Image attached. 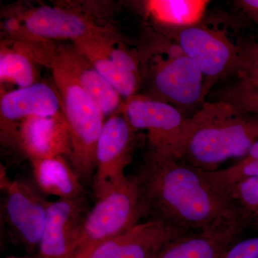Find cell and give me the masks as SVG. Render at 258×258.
I'll list each match as a JSON object with an SVG mask.
<instances>
[{
  "label": "cell",
  "instance_id": "obj_14",
  "mask_svg": "<svg viewBox=\"0 0 258 258\" xmlns=\"http://www.w3.org/2000/svg\"><path fill=\"white\" fill-rule=\"evenodd\" d=\"M62 111L60 95L46 83L32 86L2 95L0 101L1 141L13 145L18 123L31 116H48Z\"/></svg>",
  "mask_w": 258,
  "mask_h": 258
},
{
  "label": "cell",
  "instance_id": "obj_9",
  "mask_svg": "<svg viewBox=\"0 0 258 258\" xmlns=\"http://www.w3.org/2000/svg\"><path fill=\"white\" fill-rule=\"evenodd\" d=\"M135 132L123 113L111 115L105 121L96 148L93 179L96 201L109 195L128 179L125 170L132 161Z\"/></svg>",
  "mask_w": 258,
  "mask_h": 258
},
{
  "label": "cell",
  "instance_id": "obj_20",
  "mask_svg": "<svg viewBox=\"0 0 258 258\" xmlns=\"http://www.w3.org/2000/svg\"><path fill=\"white\" fill-rule=\"evenodd\" d=\"M36 62L30 51L23 42L19 41L13 47L2 45L0 52V79L19 88L28 87L36 83Z\"/></svg>",
  "mask_w": 258,
  "mask_h": 258
},
{
  "label": "cell",
  "instance_id": "obj_10",
  "mask_svg": "<svg viewBox=\"0 0 258 258\" xmlns=\"http://www.w3.org/2000/svg\"><path fill=\"white\" fill-rule=\"evenodd\" d=\"M30 47L38 63L45 66L47 62H54L69 73L99 107L105 117L121 111L122 97L74 44L57 45L54 41L35 40Z\"/></svg>",
  "mask_w": 258,
  "mask_h": 258
},
{
  "label": "cell",
  "instance_id": "obj_23",
  "mask_svg": "<svg viewBox=\"0 0 258 258\" xmlns=\"http://www.w3.org/2000/svg\"><path fill=\"white\" fill-rule=\"evenodd\" d=\"M238 76L237 83L244 87L258 91V41L246 43Z\"/></svg>",
  "mask_w": 258,
  "mask_h": 258
},
{
  "label": "cell",
  "instance_id": "obj_28",
  "mask_svg": "<svg viewBox=\"0 0 258 258\" xmlns=\"http://www.w3.org/2000/svg\"><path fill=\"white\" fill-rule=\"evenodd\" d=\"M5 258H35V257H15V256H10V257H7ZM37 258H40V257H37Z\"/></svg>",
  "mask_w": 258,
  "mask_h": 258
},
{
  "label": "cell",
  "instance_id": "obj_11",
  "mask_svg": "<svg viewBox=\"0 0 258 258\" xmlns=\"http://www.w3.org/2000/svg\"><path fill=\"white\" fill-rule=\"evenodd\" d=\"M0 186L4 192L5 220L12 236L25 249L33 252L41 240L50 202L37 188L8 179L3 169Z\"/></svg>",
  "mask_w": 258,
  "mask_h": 258
},
{
  "label": "cell",
  "instance_id": "obj_27",
  "mask_svg": "<svg viewBox=\"0 0 258 258\" xmlns=\"http://www.w3.org/2000/svg\"><path fill=\"white\" fill-rule=\"evenodd\" d=\"M241 159L246 161H258V141L249 149L247 155Z\"/></svg>",
  "mask_w": 258,
  "mask_h": 258
},
{
  "label": "cell",
  "instance_id": "obj_17",
  "mask_svg": "<svg viewBox=\"0 0 258 258\" xmlns=\"http://www.w3.org/2000/svg\"><path fill=\"white\" fill-rule=\"evenodd\" d=\"M32 174L37 189L58 200L83 198L82 181L64 157L31 161Z\"/></svg>",
  "mask_w": 258,
  "mask_h": 258
},
{
  "label": "cell",
  "instance_id": "obj_13",
  "mask_svg": "<svg viewBox=\"0 0 258 258\" xmlns=\"http://www.w3.org/2000/svg\"><path fill=\"white\" fill-rule=\"evenodd\" d=\"M87 214L83 198L50 202L37 248L38 257L71 258Z\"/></svg>",
  "mask_w": 258,
  "mask_h": 258
},
{
  "label": "cell",
  "instance_id": "obj_25",
  "mask_svg": "<svg viewBox=\"0 0 258 258\" xmlns=\"http://www.w3.org/2000/svg\"><path fill=\"white\" fill-rule=\"evenodd\" d=\"M220 258H258V236L239 240Z\"/></svg>",
  "mask_w": 258,
  "mask_h": 258
},
{
  "label": "cell",
  "instance_id": "obj_1",
  "mask_svg": "<svg viewBox=\"0 0 258 258\" xmlns=\"http://www.w3.org/2000/svg\"><path fill=\"white\" fill-rule=\"evenodd\" d=\"M146 220L199 232L240 222L225 191L181 160L148 151L137 175Z\"/></svg>",
  "mask_w": 258,
  "mask_h": 258
},
{
  "label": "cell",
  "instance_id": "obj_4",
  "mask_svg": "<svg viewBox=\"0 0 258 258\" xmlns=\"http://www.w3.org/2000/svg\"><path fill=\"white\" fill-rule=\"evenodd\" d=\"M69 125L71 154L68 161L82 182L93 179L97 144L105 115L72 76L54 62H47Z\"/></svg>",
  "mask_w": 258,
  "mask_h": 258
},
{
  "label": "cell",
  "instance_id": "obj_7",
  "mask_svg": "<svg viewBox=\"0 0 258 258\" xmlns=\"http://www.w3.org/2000/svg\"><path fill=\"white\" fill-rule=\"evenodd\" d=\"M145 218L134 177L104 198L96 200L86 215L82 233L71 258H89L97 247Z\"/></svg>",
  "mask_w": 258,
  "mask_h": 258
},
{
  "label": "cell",
  "instance_id": "obj_15",
  "mask_svg": "<svg viewBox=\"0 0 258 258\" xmlns=\"http://www.w3.org/2000/svg\"><path fill=\"white\" fill-rule=\"evenodd\" d=\"M30 161L71 154L69 125L62 111L48 116H31L18 123L14 144Z\"/></svg>",
  "mask_w": 258,
  "mask_h": 258
},
{
  "label": "cell",
  "instance_id": "obj_19",
  "mask_svg": "<svg viewBox=\"0 0 258 258\" xmlns=\"http://www.w3.org/2000/svg\"><path fill=\"white\" fill-rule=\"evenodd\" d=\"M83 56L92 64L102 77L114 88L125 100L135 96L141 83V74L122 67L115 61L97 50L87 38L73 42Z\"/></svg>",
  "mask_w": 258,
  "mask_h": 258
},
{
  "label": "cell",
  "instance_id": "obj_12",
  "mask_svg": "<svg viewBox=\"0 0 258 258\" xmlns=\"http://www.w3.org/2000/svg\"><path fill=\"white\" fill-rule=\"evenodd\" d=\"M191 232L146 220L100 244L89 258H156L168 244Z\"/></svg>",
  "mask_w": 258,
  "mask_h": 258
},
{
  "label": "cell",
  "instance_id": "obj_21",
  "mask_svg": "<svg viewBox=\"0 0 258 258\" xmlns=\"http://www.w3.org/2000/svg\"><path fill=\"white\" fill-rule=\"evenodd\" d=\"M224 191L244 228L258 230V177L241 180Z\"/></svg>",
  "mask_w": 258,
  "mask_h": 258
},
{
  "label": "cell",
  "instance_id": "obj_24",
  "mask_svg": "<svg viewBox=\"0 0 258 258\" xmlns=\"http://www.w3.org/2000/svg\"><path fill=\"white\" fill-rule=\"evenodd\" d=\"M221 96L222 99L234 103L243 111L258 115V91L235 83L224 90Z\"/></svg>",
  "mask_w": 258,
  "mask_h": 258
},
{
  "label": "cell",
  "instance_id": "obj_3",
  "mask_svg": "<svg viewBox=\"0 0 258 258\" xmlns=\"http://www.w3.org/2000/svg\"><path fill=\"white\" fill-rule=\"evenodd\" d=\"M141 58V74L148 80L149 98L184 110L205 103V79L184 51L165 35L156 37Z\"/></svg>",
  "mask_w": 258,
  "mask_h": 258
},
{
  "label": "cell",
  "instance_id": "obj_8",
  "mask_svg": "<svg viewBox=\"0 0 258 258\" xmlns=\"http://www.w3.org/2000/svg\"><path fill=\"white\" fill-rule=\"evenodd\" d=\"M6 29L20 40H71L112 33L91 20L69 9L41 6L8 20Z\"/></svg>",
  "mask_w": 258,
  "mask_h": 258
},
{
  "label": "cell",
  "instance_id": "obj_18",
  "mask_svg": "<svg viewBox=\"0 0 258 258\" xmlns=\"http://www.w3.org/2000/svg\"><path fill=\"white\" fill-rule=\"evenodd\" d=\"M209 4L205 0H151L144 9L161 30H174L201 23Z\"/></svg>",
  "mask_w": 258,
  "mask_h": 258
},
{
  "label": "cell",
  "instance_id": "obj_26",
  "mask_svg": "<svg viewBox=\"0 0 258 258\" xmlns=\"http://www.w3.org/2000/svg\"><path fill=\"white\" fill-rule=\"evenodd\" d=\"M234 3L247 18L258 25V0H239Z\"/></svg>",
  "mask_w": 258,
  "mask_h": 258
},
{
  "label": "cell",
  "instance_id": "obj_5",
  "mask_svg": "<svg viewBox=\"0 0 258 258\" xmlns=\"http://www.w3.org/2000/svg\"><path fill=\"white\" fill-rule=\"evenodd\" d=\"M121 111L134 130L147 132L149 150L182 160L192 132L191 118L166 102L136 95L125 100Z\"/></svg>",
  "mask_w": 258,
  "mask_h": 258
},
{
  "label": "cell",
  "instance_id": "obj_16",
  "mask_svg": "<svg viewBox=\"0 0 258 258\" xmlns=\"http://www.w3.org/2000/svg\"><path fill=\"white\" fill-rule=\"evenodd\" d=\"M240 222H231L210 230L186 234L166 246L156 258H220L240 240Z\"/></svg>",
  "mask_w": 258,
  "mask_h": 258
},
{
  "label": "cell",
  "instance_id": "obj_2",
  "mask_svg": "<svg viewBox=\"0 0 258 258\" xmlns=\"http://www.w3.org/2000/svg\"><path fill=\"white\" fill-rule=\"evenodd\" d=\"M192 132L182 160L210 171L232 158H244L258 141V115L226 100L205 102L191 118Z\"/></svg>",
  "mask_w": 258,
  "mask_h": 258
},
{
  "label": "cell",
  "instance_id": "obj_22",
  "mask_svg": "<svg viewBox=\"0 0 258 258\" xmlns=\"http://www.w3.org/2000/svg\"><path fill=\"white\" fill-rule=\"evenodd\" d=\"M207 177L215 187L224 190L247 178L258 177V161L241 159L235 165L220 170L205 171Z\"/></svg>",
  "mask_w": 258,
  "mask_h": 258
},
{
  "label": "cell",
  "instance_id": "obj_6",
  "mask_svg": "<svg viewBox=\"0 0 258 258\" xmlns=\"http://www.w3.org/2000/svg\"><path fill=\"white\" fill-rule=\"evenodd\" d=\"M161 31L175 42L196 64L205 79L206 96L217 81L233 73L238 75L247 42L235 43L225 32L201 23Z\"/></svg>",
  "mask_w": 258,
  "mask_h": 258
}]
</instances>
